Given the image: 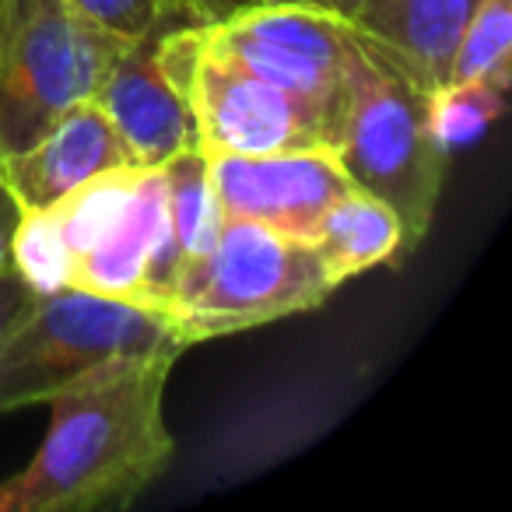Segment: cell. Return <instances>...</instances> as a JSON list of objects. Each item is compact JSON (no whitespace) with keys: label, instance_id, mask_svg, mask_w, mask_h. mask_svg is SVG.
Wrapping results in <instances>:
<instances>
[{"label":"cell","instance_id":"cell-1","mask_svg":"<svg viewBox=\"0 0 512 512\" xmlns=\"http://www.w3.org/2000/svg\"><path fill=\"white\" fill-rule=\"evenodd\" d=\"M176 358V351L123 358L46 400V439L15 477L0 481V512L134 505L176 453L162 411Z\"/></svg>","mask_w":512,"mask_h":512},{"label":"cell","instance_id":"cell-2","mask_svg":"<svg viewBox=\"0 0 512 512\" xmlns=\"http://www.w3.org/2000/svg\"><path fill=\"white\" fill-rule=\"evenodd\" d=\"M334 292L313 242L292 239L264 221L221 214L211 253L183 267L165 316L190 348L306 313Z\"/></svg>","mask_w":512,"mask_h":512},{"label":"cell","instance_id":"cell-3","mask_svg":"<svg viewBox=\"0 0 512 512\" xmlns=\"http://www.w3.org/2000/svg\"><path fill=\"white\" fill-rule=\"evenodd\" d=\"M355 39L348 113L334 155L351 186L393 207L404 225L407 249H418L432 228L449 158L428 134V92H421L358 29Z\"/></svg>","mask_w":512,"mask_h":512},{"label":"cell","instance_id":"cell-4","mask_svg":"<svg viewBox=\"0 0 512 512\" xmlns=\"http://www.w3.org/2000/svg\"><path fill=\"white\" fill-rule=\"evenodd\" d=\"M162 351H186L162 309L81 288L39 295L32 313L0 344V414L46 404L123 358Z\"/></svg>","mask_w":512,"mask_h":512},{"label":"cell","instance_id":"cell-5","mask_svg":"<svg viewBox=\"0 0 512 512\" xmlns=\"http://www.w3.org/2000/svg\"><path fill=\"white\" fill-rule=\"evenodd\" d=\"M158 60L183 92L207 158L337 148L334 130L309 102L242 67L200 25L162 32Z\"/></svg>","mask_w":512,"mask_h":512},{"label":"cell","instance_id":"cell-6","mask_svg":"<svg viewBox=\"0 0 512 512\" xmlns=\"http://www.w3.org/2000/svg\"><path fill=\"white\" fill-rule=\"evenodd\" d=\"M127 43L67 0H8L0 15V155L29 148L64 109L92 99Z\"/></svg>","mask_w":512,"mask_h":512},{"label":"cell","instance_id":"cell-7","mask_svg":"<svg viewBox=\"0 0 512 512\" xmlns=\"http://www.w3.org/2000/svg\"><path fill=\"white\" fill-rule=\"evenodd\" d=\"M200 29L242 67L309 102L341 144L351 92V60L358 50L348 18L313 4L256 0L225 22L200 25Z\"/></svg>","mask_w":512,"mask_h":512},{"label":"cell","instance_id":"cell-8","mask_svg":"<svg viewBox=\"0 0 512 512\" xmlns=\"http://www.w3.org/2000/svg\"><path fill=\"white\" fill-rule=\"evenodd\" d=\"M211 183L225 218L264 221L306 242L327 207L351 190L334 151L214 155Z\"/></svg>","mask_w":512,"mask_h":512},{"label":"cell","instance_id":"cell-9","mask_svg":"<svg viewBox=\"0 0 512 512\" xmlns=\"http://www.w3.org/2000/svg\"><path fill=\"white\" fill-rule=\"evenodd\" d=\"M158 36L130 39L92 95L137 169H158L179 151L200 148L190 106L158 60Z\"/></svg>","mask_w":512,"mask_h":512},{"label":"cell","instance_id":"cell-10","mask_svg":"<svg viewBox=\"0 0 512 512\" xmlns=\"http://www.w3.org/2000/svg\"><path fill=\"white\" fill-rule=\"evenodd\" d=\"M130 165L123 141L92 99L64 109L43 137L0 155V176L22 211H50L88 179Z\"/></svg>","mask_w":512,"mask_h":512},{"label":"cell","instance_id":"cell-11","mask_svg":"<svg viewBox=\"0 0 512 512\" xmlns=\"http://www.w3.org/2000/svg\"><path fill=\"white\" fill-rule=\"evenodd\" d=\"M481 0H365L348 18L421 92L446 85L453 53Z\"/></svg>","mask_w":512,"mask_h":512},{"label":"cell","instance_id":"cell-12","mask_svg":"<svg viewBox=\"0 0 512 512\" xmlns=\"http://www.w3.org/2000/svg\"><path fill=\"white\" fill-rule=\"evenodd\" d=\"M313 249L320 253L330 281L337 288L372 267L400 264L411 249L400 218L390 204H383L372 193L351 186L344 197H337L320 218V225L309 235Z\"/></svg>","mask_w":512,"mask_h":512},{"label":"cell","instance_id":"cell-13","mask_svg":"<svg viewBox=\"0 0 512 512\" xmlns=\"http://www.w3.org/2000/svg\"><path fill=\"white\" fill-rule=\"evenodd\" d=\"M162 169L165 179V207H169V225L176 232L183 267L211 253L214 239L221 228V207L218 193L211 183V158L200 148L179 151Z\"/></svg>","mask_w":512,"mask_h":512},{"label":"cell","instance_id":"cell-14","mask_svg":"<svg viewBox=\"0 0 512 512\" xmlns=\"http://www.w3.org/2000/svg\"><path fill=\"white\" fill-rule=\"evenodd\" d=\"M137 172H141L137 165L109 169V172H102V176L88 179L85 186H78L71 197H64L53 207L71 260H78L81 253L99 246V242L120 225L130 200H134Z\"/></svg>","mask_w":512,"mask_h":512},{"label":"cell","instance_id":"cell-15","mask_svg":"<svg viewBox=\"0 0 512 512\" xmlns=\"http://www.w3.org/2000/svg\"><path fill=\"white\" fill-rule=\"evenodd\" d=\"M509 88L495 81H446L428 92V134L446 158L474 148L505 113Z\"/></svg>","mask_w":512,"mask_h":512},{"label":"cell","instance_id":"cell-16","mask_svg":"<svg viewBox=\"0 0 512 512\" xmlns=\"http://www.w3.org/2000/svg\"><path fill=\"white\" fill-rule=\"evenodd\" d=\"M512 0H481L453 53L449 81H495L509 88Z\"/></svg>","mask_w":512,"mask_h":512},{"label":"cell","instance_id":"cell-17","mask_svg":"<svg viewBox=\"0 0 512 512\" xmlns=\"http://www.w3.org/2000/svg\"><path fill=\"white\" fill-rule=\"evenodd\" d=\"M11 264L39 295L71 288V253L60 235L57 214L50 211H22L11 239Z\"/></svg>","mask_w":512,"mask_h":512},{"label":"cell","instance_id":"cell-18","mask_svg":"<svg viewBox=\"0 0 512 512\" xmlns=\"http://www.w3.org/2000/svg\"><path fill=\"white\" fill-rule=\"evenodd\" d=\"M67 4L120 39H144L172 29L165 0H67Z\"/></svg>","mask_w":512,"mask_h":512},{"label":"cell","instance_id":"cell-19","mask_svg":"<svg viewBox=\"0 0 512 512\" xmlns=\"http://www.w3.org/2000/svg\"><path fill=\"white\" fill-rule=\"evenodd\" d=\"M36 302H39V292L18 274L15 264H8L0 271V344L8 341V334L32 313Z\"/></svg>","mask_w":512,"mask_h":512},{"label":"cell","instance_id":"cell-20","mask_svg":"<svg viewBox=\"0 0 512 512\" xmlns=\"http://www.w3.org/2000/svg\"><path fill=\"white\" fill-rule=\"evenodd\" d=\"M256 0H165V15H169L172 29H186V25H218L232 18L235 11L249 8Z\"/></svg>","mask_w":512,"mask_h":512},{"label":"cell","instance_id":"cell-21","mask_svg":"<svg viewBox=\"0 0 512 512\" xmlns=\"http://www.w3.org/2000/svg\"><path fill=\"white\" fill-rule=\"evenodd\" d=\"M18 218H22V207H18L15 193L8 190V183L0 176V271L11 264V239H15Z\"/></svg>","mask_w":512,"mask_h":512},{"label":"cell","instance_id":"cell-22","mask_svg":"<svg viewBox=\"0 0 512 512\" xmlns=\"http://www.w3.org/2000/svg\"><path fill=\"white\" fill-rule=\"evenodd\" d=\"M292 4H313V8L334 11V15H341V18H355V11L362 8L365 0H292Z\"/></svg>","mask_w":512,"mask_h":512},{"label":"cell","instance_id":"cell-23","mask_svg":"<svg viewBox=\"0 0 512 512\" xmlns=\"http://www.w3.org/2000/svg\"><path fill=\"white\" fill-rule=\"evenodd\" d=\"M4 4H8V0H0V15H4Z\"/></svg>","mask_w":512,"mask_h":512}]
</instances>
